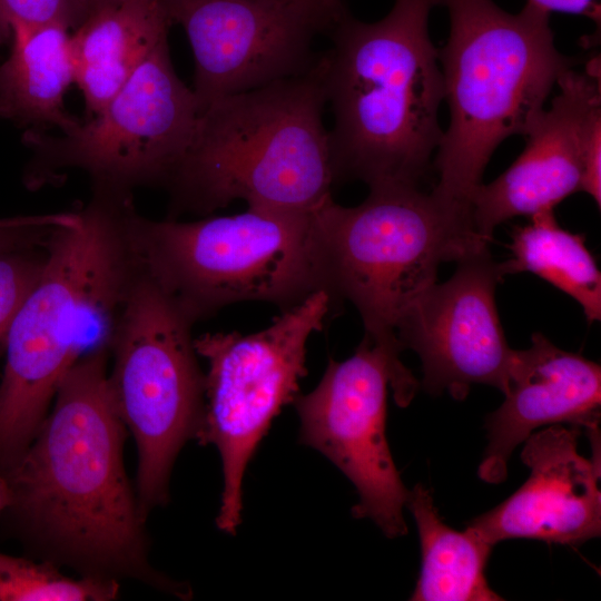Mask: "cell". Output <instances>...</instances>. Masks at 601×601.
<instances>
[{"mask_svg": "<svg viewBox=\"0 0 601 601\" xmlns=\"http://www.w3.org/2000/svg\"><path fill=\"white\" fill-rule=\"evenodd\" d=\"M108 362V346H99L65 375L33 440L4 473L7 511L46 560L188 600L187 583L150 564L147 519L125 470L127 428L110 393Z\"/></svg>", "mask_w": 601, "mask_h": 601, "instance_id": "6da1fadb", "label": "cell"}, {"mask_svg": "<svg viewBox=\"0 0 601 601\" xmlns=\"http://www.w3.org/2000/svg\"><path fill=\"white\" fill-rule=\"evenodd\" d=\"M436 4L395 0L375 22L344 8L329 28L321 63L335 184L421 187L443 136L444 81L428 32Z\"/></svg>", "mask_w": 601, "mask_h": 601, "instance_id": "7a4b0ae2", "label": "cell"}, {"mask_svg": "<svg viewBox=\"0 0 601 601\" xmlns=\"http://www.w3.org/2000/svg\"><path fill=\"white\" fill-rule=\"evenodd\" d=\"M129 200L95 189L79 220L51 237L42 273L11 322L0 381L3 474L33 440L76 361L108 346L134 275L124 230Z\"/></svg>", "mask_w": 601, "mask_h": 601, "instance_id": "3957f363", "label": "cell"}, {"mask_svg": "<svg viewBox=\"0 0 601 601\" xmlns=\"http://www.w3.org/2000/svg\"><path fill=\"white\" fill-rule=\"evenodd\" d=\"M325 105L321 57L303 75L214 101L166 184L173 214L208 215L234 200L311 214L335 184Z\"/></svg>", "mask_w": 601, "mask_h": 601, "instance_id": "277c9868", "label": "cell"}, {"mask_svg": "<svg viewBox=\"0 0 601 601\" xmlns=\"http://www.w3.org/2000/svg\"><path fill=\"white\" fill-rule=\"evenodd\" d=\"M311 231L323 289L358 311L368 339L395 374L393 397L407 406L418 382L400 358L397 327L417 297L436 282L441 263L489 245L471 215L417 186L370 188L357 206L332 195L311 211Z\"/></svg>", "mask_w": 601, "mask_h": 601, "instance_id": "5b68a950", "label": "cell"}, {"mask_svg": "<svg viewBox=\"0 0 601 601\" xmlns=\"http://www.w3.org/2000/svg\"><path fill=\"white\" fill-rule=\"evenodd\" d=\"M450 35L439 50L450 122L437 147L432 191L471 213L494 150L525 136L574 60L554 43L550 13L526 3L510 13L493 0H439Z\"/></svg>", "mask_w": 601, "mask_h": 601, "instance_id": "8992f818", "label": "cell"}, {"mask_svg": "<svg viewBox=\"0 0 601 601\" xmlns=\"http://www.w3.org/2000/svg\"><path fill=\"white\" fill-rule=\"evenodd\" d=\"M128 254L195 324L234 303L262 300L282 311L323 289L311 214L252 208L194 221L124 214Z\"/></svg>", "mask_w": 601, "mask_h": 601, "instance_id": "52a82bcc", "label": "cell"}, {"mask_svg": "<svg viewBox=\"0 0 601 601\" xmlns=\"http://www.w3.org/2000/svg\"><path fill=\"white\" fill-rule=\"evenodd\" d=\"M193 325L152 280L134 269L108 342V384L136 442V495L145 519L167 503L175 460L203 424L205 374Z\"/></svg>", "mask_w": 601, "mask_h": 601, "instance_id": "ba28073f", "label": "cell"}, {"mask_svg": "<svg viewBox=\"0 0 601 601\" xmlns=\"http://www.w3.org/2000/svg\"><path fill=\"white\" fill-rule=\"evenodd\" d=\"M339 309L324 289L283 311L253 333H206L194 338L207 362L205 411L198 443L219 452L224 489L217 528L235 534L242 522L245 470L274 417L293 403L306 375V344Z\"/></svg>", "mask_w": 601, "mask_h": 601, "instance_id": "9c48e42d", "label": "cell"}, {"mask_svg": "<svg viewBox=\"0 0 601 601\" xmlns=\"http://www.w3.org/2000/svg\"><path fill=\"white\" fill-rule=\"evenodd\" d=\"M199 116L165 40L98 115L58 137L38 130L24 135L35 151L29 181L40 185L61 169L77 168L100 189L130 193L140 185H166L191 145Z\"/></svg>", "mask_w": 601, "mask_h": 601, "instance_id": "30bf717a", "label": "cell"}, {"mask_svg": "<svg viewBox=\"0 0 601 601\" xmlns=\"http://www.w3.org/2000/svg\"><path fill=\"white\" fill-rule=\"evenodd\" d=\"M164 1L194 55L200 112L220 98L311 70L315 37L344 9L323 0Z\"/></svg>", "mask_w": 601, "mask_h": 601, "instance_id": "8fae6325", "label": "cell"}, {"mask_svg": "<svg viewBox=\"0 0 601 601\" xmlns=\"http://www.w3.org/2000/svg\"><path fill=\"white\" fill-rule=\"evenodd\" d=\"M395 374L385 353L366 336L345 361L329 358L318 385L293 404L299 442L325 455L354 484V518L371 519L390 539L405 535L404 486L385 434L387 387Z\"/></svg>", "mask_w": 601, "mask_h": 601, "instance_id": "7c38bea8", "label": "cell"}, {"mask_svg": "<svg viewBox=\"0 0 601 601\" xmlns=\"http://www.w3.org/2000/svg\"><path fill=\"white\" fill-rule=\"evenodd\" d=\"M454 274L433 283L413 303L397 327L403 347L422 362L423 388L464 400L473 384L504 393L513 349L510 348L495 304L503 280L489 245L457 260Z\"/></svg>", "mask_w": 601, "mask_h": 601, "instance_id": "4fadbf2b", "label": "cell"}, {"mask_svg": "<svg viewBox=\"0 0 601 601\" xmlns=\"http://www.w3.org/2000/svg\"><path fill=\"white\" fill-rule=\"evenodd\" d=\"M565 71L559 93L526 132L523 151L490 184H481L471 198L474 231L486 244L495 227L516 216L554 209L581 191L585 142L601 119L600 77L597 67Z\"/></svg>", "mask_w": 601, "mask_h": 601, "instance_id": "5bb4252c", "label": "cell"}, {"mask_svg": "<svg viewBox=\"0 0 601 601\" xmlns=\"http://www.w3.org/2000/svg\"><path fill=\"white\" fill-rule=\"evenodd\" d=\"M580 427L552 424L525 441L531 474L501 504L467 529L494 545L515 538L579 546L601 533L600 461L578 451Z\"/></svg>", "mask_w": 601, "mask_h": 601, "instance_id": "9a60e30c", "label": "cell"}, {"mask_svg": "<svg viewBox=\"0 0 601 601\" xmlns=\"http://www.w3.org/2000/svg\"><path fill=\"white\" fill-rule=\"evenodd\" d=\"M531 342L526 349H513L505 400L485 420L489 443L479 476L489 483L505 480L512 452L538 427L568 423L599 430L600 365L559 348L542 333L532 334Z\"/></svg>", "mask_w": 601, "mask_h": 601, "instance_id": "2e32d148", "label": "cell"}, {"mask_svg": "<svg viewBox=\"0 0 601 601\" xmlns=\"http://www.w3.org/2000/svg\"><path fill=\"white\" fill-rule=\"evenodd\" d=\"M170 24L164 0H121L91 10L75 29L70 37L75 82L89 119L168 40Z\"/></svg>", "mask_w": 601, "mask_h": 601, "instance_id": "e0dca14e", "label": "cell"}, {"mask_svg": "<svg viewBox=\"0 0 601 601\" xmlns=\"http://www.w3.org/2000/svg\"><path fill=\"white\" fill-rule=\"evenodd\" d=\"M10 55L0 66V118L21 126H56L62 134L80 125L65 108L75 82L69 29L59 24L11 26Z\"/></svg>", "mask_w": 601, "mask_h": 601, "instance_id": "ac0fdd59", "label": "cell"}, {"mask_svg": "<svg viewBox=\"0 0 601 601\" xmlns=\"http://www.w3.org/2000/svg\"><path fill=\"white\" fill-rule=\"evenodd\" d=\"M405 506L416 522L422 550V571L411 600H503L484 573L492 545L467 528L459 532L445 524L432 493L421 483L408 490Z\"/></svg>", "mask_w": 601, "mask_h": 601, "instance_id": "d6986e66", "label": "cell"}, {"mask_svg": "<svg viewBox=\"0 0 601 601\" xmlns=\"http://www.w3.org/2000/svg\"><path fill=\"white\" fill-rule=\"evenodd\" d=\"M511 238V257L499 263L503 277L535 274L577 300L588 322L601 319V273L583 235L562 228L546 209L514 226Z\"/></svg>", "mask_w": 601, "mask_h": 601, "instance_id": "ffe728a7", "label": "cell"}, {"mask_svg": "<svg viewBox=\"0 0 601 601\" xmlns=\"http://www.w3.org/2000/svg\"><path fill=\"white\" fill-rule=\"evenodd\" d=\"M119 588L115 579L69 577L52 561L0 552V601H112Z\"/></svg>", "mask_w": 601, "mask_h": 601, "instance_id": "44dd1931", "label": "cell"}, {"mask_svg": "<svg viewBox=\"0 0 601 601\" xmlns=\"http://www.w3.org/2000/svg\"><path fill=\"white\" fill-rule=\"evenodd\" d=\"M47 246L0 254V353L18 308L42 273Z\"/></svg>", "mask_w": 601, "mask_h": 601, "instance_id": "7402d4cb", "label": "cell"}, {"mask_svg": "<svg viewBox=\"0 0 601 601\" xmlns=\"http://www.w3.org/2000/svg\"><path fill=\"white\" fill-rule=\"evenodd\" d=\"M9 27L59 24L76 29L89 14L87 0H0Z\"/></svg>", "mask_w": 601, "mask_h": 601, "instance_id": "603a6c76", "label": "cell"}, {"mask_svg": "<svg viewBox=\"0 0 601 601\" xmlns=\"http://www.w3.org/2000/svg\"><path fill=\"white\" fill-rule=\"evenodd\" d=\"M79 220V211L0 218V254L46 246L56 231Z\"/></svg>", "mask_w": 601, "mask_h": 601, "instance_id": "cb8c5ba5", "label": "cell"}, {"mask_svg": "<svg viewBox=\"0 0 601 601\" xmlns=\"http://www.w3.org/2000/svg\"><path fill=\"white\" fill-rule=\"evenodd\" d=\"M549 13L552 11L580 14L600 23V2L598 0H526Z\"/></svg>", "mask_w": 601, "mask_h": 601, "instance_id": "d4e9b609", "label": "cell"}, {"mask_svg": "<svg viewBox=\"0 0 601 601\" xmlns=\"http://www.w3.org/2000/svg\"><path fill=\"white\" fill-rule=\"evenodd\" d=\"M11 502V493L7 477L0 472V513L7 511Z\"/></svg>", "mask_w": 601, "mask_h": 601, "instance_id": "484cf974", "label": "cell"}, {"mask_svg": "<svg viewBox=\"0 0 601 601\" xmlns=\"http://www.w3.org/2000/svg\"><path fill=\"white\" fill-rule=\"evenodd\" d=\"M10 37V27L8 26L0 9V46Z\"/></svg>", "mask_w": 601, "mask_h": 601, "instance_id": "4316f807", "label": "cell"}, {"mask_svg": "<svg viewBox=\"0 0 601 601\" xmlns=\"http://www.w3.org/2000/svg\"><path fill=\"white\" fill-rule=\"evenodd\" d=\"M87 1L89 3L90 11H91V10H93L96 8L107 6V4H111V3H116V2H119L121 0H87Z\"/></svg>", "mask_w": 601, "mask_h": 601, "instance_id": "83f0119b", "label": "cell"}, {"mask_svg": "<svg viewBox=\"0 0 601 601\" xmlns=\"http://www.w3.org/2000/svg\"><path fill=\"white\" fill-rule=\"evenodd\" d=\"M324 2L333 6V7H341L343 6V0H323Z\"/></svg>", "mask_w": 601, "mask_h": 601, "instance_id": "f1b7e54d", "label": "cell"}]
</instances>
